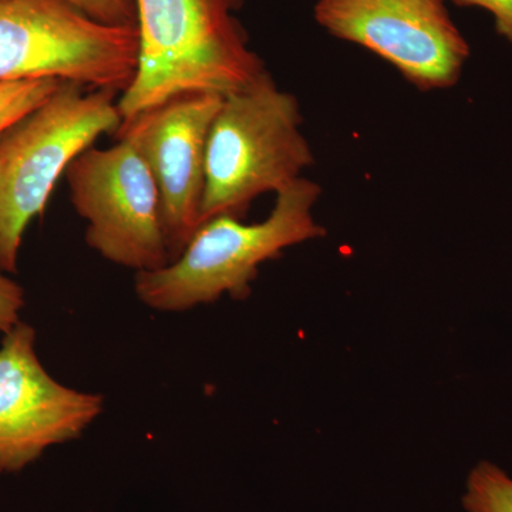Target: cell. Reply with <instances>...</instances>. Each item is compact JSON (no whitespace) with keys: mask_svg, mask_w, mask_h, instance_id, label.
Here are the masks:
<instances>
[{"mask_svg":"<svg viewBox=\"0 0 512 512\" xmlns=\"http://www.w3.org/2000/svg\"><path fill=\"white\" fill-rule=\"evenodd\" d=\"M461 501L467 512H512V478L490 461H481L468 474Z\"/></svg>","mask_w":512,"mask_h":512,"instance_id":"cell-10","label":"cell"},{"mask_svg":"<svg viewBox=\"0 0 512 512\" xmlns=\"http://www.w3.org/2000/svg\"><path fill=\"white\" fill-rule=\"evenodd\" d=\"M97 22L113 26H137L136 0H66Z\"/></svg>","mask_w":512,"mask_h":512,"instance_id":"cell-12","label":"cell"},{"mask_svg":"<svg viewBox=\"0 0 512 512\" xmlns=\"http://www.w3.org/2000/svg\"><path fill=\"white\" fill-rule=\"evenodd\" d=\"M463 8H477L490 13L495 32L512 46V0H447Z\"/></svg>","mask_w":512,"mask_h":512,"instance_id":"cell-14","label":"cell"},{"mask_svg":"<svg viewBox=\"0 0 512 512\" xmlns=\"http://www.w3.org/2000/svg\"><path fill=\"white\" fill-rule=\"evenodd\" d=\"M138 52L137 26L97 22L66 0H0V83L57 79L124 93Z\"/></svg>","mask_w":512,"mask_h":512,"instance_id":"cell-5","label":"cell"},{"mask_svg":"<svg viewBox=\"0 0 512 512\" xmlns=\"http://www.w3.org/2000/svg\"><path fill=\"white\" fill-rule=\"evenodd\" d=\"M316 23L363 47L421 92L453 87L470 57L447 0H318Z\"/></svg>","mask_w":512,"mask_h":512,"instance_id":"cell-7","label":"cell"},{"mask_svg":"<svg viewBox=\"0 0 512 512\" xmlns=\"http://www.w3.org/2000/svg\"><path fill=\"white\" fill-rule=\"evenodd\" d=\"M25 305V291L22 286L0 272V333L5 335L18 325Z\"/></svg>","mask_w":512,"mask_h":512,"instance_id":"cell-13","label":"cell"},{"mask_svg":"<svg viewBox=\"0 0 512 512\" xmlns=\"http://www.w3.org/2000/svg\"><path fill=\"white\" fill-rule=\"evenodd\" d=\"M63 80L35 79L0 83V134L56 93Z\"/></svg>","mask_w":512,"mask_h":512,"instance_id":"cell-11","label":"cell"},{"mask_svg":"<svg viewBox=\"0 0 512 512\" xmlns=\"http://www.w3.org/2000/svg\"><path fill=\"white\" fill-rule=\"evenodd\" d=\"M299 101L271 73L222 100L205 161L201 222L218 215L244 220L256 198L281 192L311 167Z\"/></svg>","mask_w":512,"mask_h":512,"instance_id":"cell-3","label":"cell"},{"mask_svg":"<svg viewBox=\"0 0 512 512\" xmlns=\"http://www.w3.org/2000/svg\"><path fill=\"white\" fill-rule=\"evenodd\" d=\"M320 194L318 184L302 177L276 194L274 210L262 222L244 224L232 215L202 222L175 261L136 274L137 298L153 311L170 313L190 311L224 295L248 298L259 266L325 235L313 217Z\"/></svg>","mask_w":512,"mask_h":512,"instance_id":"cell-2","label":"cell"},{"mask_svg":"<svg viewBox=\"0 0 512 512\" xmlns=\"http://www.w3.org/2000/svg\"><path fill=\"white\" fill-rule=\"evenodd\" d=\"M119 93L63 82L42 106L0 134V272H18L30 222L45 214L57 181L101 134L121 126Z\"/></svg>","mask_w":512,"mask_h":512,"instance_id":"cell-4","label":"cell"},{"mask_svg":"<svg viewBox=\"0 0 512 512\" xmlns=\"http://www.w3.org/2000/svg\"><path fill=\"white\" fill-rule=\"evenodd\" d=\"M89 147L67 167L74 210L86 221V244L111 264L138 272L170 264L163 202L150 165L127 140Z\"/></svg>","mask_w":512,"mask_h":512,"instance_id":"cell-6","label":"cell"},{"mask_svg":"<svg viewBox=\"0 0 512 512\" xmlns=\"http://www.w3.org/2000/svg\"><path fill=\"white\" fill-rule=\"evenodd\" d=\"M104 410L101 394L57 382L40 362L36 330L20 322L0 343V474L79 439Z\"/></svg>","mask_w":512,"mask_h":512,"instance_id":"cell-8","label":"cell"},{"mask_svg":"<svg viewBox=\"0 0 512 512\" xmlns=\"http://www.w3.org/2000/svg\"><path fill=\"white\" fill-rule=\"evenodd\" d=\"M140 39L121 120L190 93L229 94L268 72L237 13L244 0H136Z\"/></svg>","mask_w":512,"mask_h":512,"instance_id":"cell-1","label":"cell"},{"mask_svg":"<svg viewBox=\"0 0 512 512\" xmlns=\"http://www.w3.org/2000/svg\"><path fill=\"white\" fill-rule=\"evenodd\" d=\"M222 100L217 94H183L121 121L114 134L137 147L156 178L170 262L200 227L208 136Z\"/></svg>","mask_w":512,"mask_h":512,"instance_id":"cell-9","label":"cell"}]
</instances>
